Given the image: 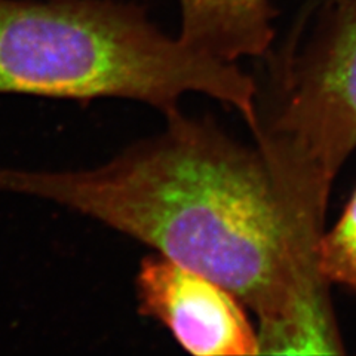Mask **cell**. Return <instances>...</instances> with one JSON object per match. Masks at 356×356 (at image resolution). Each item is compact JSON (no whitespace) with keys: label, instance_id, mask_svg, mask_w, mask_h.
Returning <instances> with one entry per match:
<instances>
[{"label":"cell","instance_id":"1","mask_svg":"<svg viewBox=\"0 0 356 356\" xmlns=\"http://www.w3.org/2000/svg\"><path fill=\"white\" fill-rule=\"evenodd\" d=\"M165 118L94 168L0 166V192L72 209L225 286L259 319L263 353H341L330 285L259 149L180 108Z\"/></svg>","mask_w":356,"mask_h":356},{"label":"cell","instance_id":"2","mask_svg":"<svg viewBox=\"0 0 356 356\" xmlns=\"http://www.w3.org/2000/svg\"><path fill=\"white\" fill-rule=\"evenodd\" d=\"M191 92L254 119V76L163 35L136 5L0 0V94L125 98L168 115Z\"/></svg>","mask_w":356,"mask_h":356},{"label":"cell","instance_id":"3","mask_svg":"<svg viewBox=\"0 0 356 356\" xmlns=\"http://www.w3.org/2000/svg\"><path fill=\"white\" fill-rule=\"evenodd\" d=\"M250 131L305 235L319 238L356 149V0H330L266 55Z\"/></svg>","mask_w":356,"mask_h":356},{"label":"cell","instance_id":"4","mask_svg":"<svg viewBox=\"0 0 356 356\" xmlns=\"http://www.w3.org/2000/svg\"><path fill=\"white\" fill-rule=\"evenodd\" d=\"M140 314L158 319L193 355H259L261 341L229 289L161 254L144 257L137 275Z\"/></svg>","mask_w":356,"mask_h":356},{"label":"cell","instance_id":"5","mask_svg":"<svg viewBox=\"0 0 356 356\" xmlns=\"http://www.w3.org/2000/svg\"><path fill=\"white\" fill-rule=\"evenodd\" d=\"M180 38L193 49L226 63L263 58L272 49L270 0H180Z\"/></svg>","mask_w":356,"mask_h":356},{"label":"cell","instance_id":"6","mask_svg":"<svg viewBox=\"0 0 356 356\" xmlns=\"http://www.w3.org/2000/svg\"><path fill=\"white\" fill-rule=\"evenodd\" d=\"M318 269L328 285L346 286L356 296V191L336 225L322 233Z\"/></svg>","mask_w":356,"mask_h":356}]
</instances>
